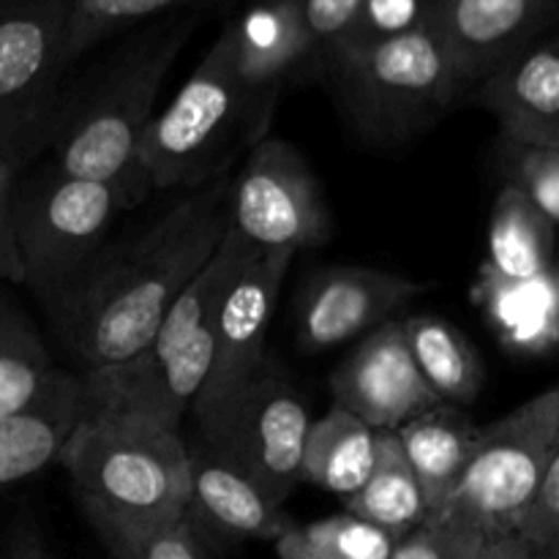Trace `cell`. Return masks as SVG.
Listing matches in <instances>:
<instances>
[{"mask_svg":"<svg viewBox=\"0 0 559 559\" xmlns=\"http://www.w3.org/2000/svg\"><path fill=\"white\" fill-rule=\"evenodd\" d=\"M229 183L218 175L189 189L131 238L104 243L91 265L47 304L49 320L82 371L134 360L229 229Z\"/></svg>","mask_w":559,"mask_h":559,"instance_id":"1","label":"cell"},{"mask_svg":"<svg viewBox=\"0 0 559 559\" xmlns=\"http://www.w3.org/2000/svg\"><path fill=\"white\" fill-rule=\"evenodd\" d=\"M202 20L200 11H183L115 36L107 55L74 87L60 91L44 147L52 156L49 167L126 186L145 200L151 186L140 169L142 136L169 69Z\"/></svg>","mask_w":559,"mask_h":559,"instance_id":"2","label":"cell"},{"mask_svg":"<svg viewBox=\"0 0 559 559\" xmlns=\"http://www.w3.org/2000/svg\"><path fill=\"white\" fill-rule=\"evenodd\" d=\"M257 251L233 229L194 282L180 293L147 347L129 364L82 371L87 409L131 415L158 429L178 431L180 418L200 396L213 360V333L224 293Z\"/></svg>","mask_w":559,"mask_h":559,"instance_id":"3","label":"cell"},{"mask_svg":"<svg viewBox=\"0 0 559 559\" xmlns=\"http://www.w3.org/2000/svg\"><path fill=\"white\" fill-rule=\"evenodd\" d=\"M317 82L366 142L404 145L469 91L429 22L382 38H347L325 55Z\"/></svg>","mask_w":559,"mask_h":559,"instance_id":"4","label":"cell"},{"mask_svg":"<svg viewBox=\"0 0 559 559\" xmlns=\"http://www.w3.org/2000/svg\"><path fill=\"white\" fill-rule=\"evenodd\" d=\"M58 464L80 500L147 522L189 519V448L178 431L85 407Z\"/></svg>","mask_w":559,"mask_h":559,"instance_id":"5","label":"cell"},{"mask_svg":"<svg viewBox=\"0 0 559 559\" xmlns=\"http://www.w3.org/2000/svg\"><path fill=\"white\" fill-rule=\"evenodd\" d=\"M265 129L240 85L227 38L218 33L167 109L147 123L140 169L151 191L197 189L227 175L235 151L254 145Z\"/></svg>","mask_w":559,"mask_h":559,"instance_id":"6","label":"cell"},{"mask_svg":"<svg viewBox=\"0 0 559 559\" xmlns=\"http://www.w3.org/2000/svg\"><path fill=\"white\" fill-rule=\"evenodd\" d=\"M142 202L136 191L58 169L16 183L14 222L25 284L41 306L52 304L107 243L115 218Z\"/></svg>","mask_w":559,"mask_h":559,"instance_id":"7","label":"cell"},{"mask_svg":"<svg viewBox=\"0 0 559 559\" xmlns=\"http://www.w3.org/2000/svg\"><path fill=\"white\" fill-rule=\"evenodd\" d=\"M559 459V391L538 393L478 429L473 456L445 511L484 540L513 538V527L546 467Z\"/></svg>","mask_w":559,"mask_h":559,"instance_id":"8","label":"cell"},{"mask_svg":"<svg viewBox=\"0 0 559 559\" xmlns=\"http://www.w3.org/2000/svg\"><path fill=\"white\" fill-rule=\"evenodd\" d=\"M69 11L71 0H0V158L22 169L47 147Z\"/></svg>","mask_w":559,"mask_h":559,"instance_id":"9","label":"cell"},{"mask_svg":"<svg viewBox=\"0 0 559 559\" xmlns=\"http://www.w3.org/2000/svg\"><path fill=\"white\" fill-rule=\"evenodd\" d=\"M229 229L254 251L314 249L331 238V213L304 153L276 136L251 145L229 183Z\"/></svg>","mask_w":559,"mask_h":559,"instance_id":"10","label":"cell"},{"mask_svg":"<svg viewBox=\"0 0 559 559\" xmlns=\"http://www.w3.org/2000/svg\"><path fill=\"white\" fill-rule=\"evenodd\" d=\"M311 418L304 396L276 358L229 399L200 440L238 464L276 506L300 484V456Z\"/></svg>","mask_w":559,"mask_h":559,"instance_id":"11","label":"cell"},{"mask_svg":"<svg viewBox=\"0 0 559 559\" xmlns=\"http://www.w3.org/2000/svg\"><path fill=\"white\" fill-rule=\"evenodd\" d=\"M293 260V251H257L224 293L213 333L211 371L191 404L200 431L222 415L229 399L267 360V331Z\"/></svg>","mask_w":559,"mask_h":559,"instance_id":"12","label":"cell"},{"mask_svg":"<svg viewBox=\"0 0 559 559\" xmlns=\"http://www.w3.org/2000/svg\"><path fill=\"white\" fill-rule=\"evenodd\" d=\"M426 289L424 282L358 265L322 267L306 278L295 314L300 353L317 355L366 336Z\"/></svg>","mask_w":559,"mask_h":559,"instance_id":"13","label":"cell"},{"mask_svg":"<svg viewBox=\"0 0 559 559\" xmlns=\"http://www.w3.org/2000/svg\"><path fill=\"white\" fill-rule=\"evenodd\" d=\"M331 391L333 402L374 431H396L440 402L415 366L402 320L366 333L331 374Z\"/></svg>","mask_w":559,"mask_h":559,"instance_id":"14","label":"cell"},{"mask_svg":"<svg viewBox=\"0 0 559 559\" xmlns=\"http://www.w3.org/2000/svg\"><path fill=\"white\" fill-rule=\"evenodd\" d=\"M557 16L559 0H426V22L467 87L555 31Z\"/></svg>","mask_w":559,"mask_h":559,"instance_id":"15","label":"cell"},{"mask_svg":"<svg viewBox=\"0 0 559 559\" xmlns=\"http://www.w3.org/2000/svg\"><path fill=\"white\" fill-rule=\"evenodd\" d=\"M502 136L522 145L559 147V38L546 33L475 82Z\"/></svg>","mask_w":559,"mask_h":559,"instance_id":"16","label":"cell"},{"mask_svg":"<svg viewBox=\"0 0 559 559\" xmlns=\"http://www.w3.org/2000/svg\"><path fill=\"white\" fill-rule=\"evenodd\" d=\"M229 538L276 540L293 519L222 451L200 440L189 448V516Z\"/></svg>","mask_w":559,"mask_h":559,"instance_id":"17","label":"cell"},{"mask_svg":"<svg viewBox=\"0 0 559 559\" xmlns=\"http://www.w3.org/2000/svg\"><path fill=\"white\" fill-rule=\"evenodd\" d=\"M82 415L85 391L80 374L60 369L36 402L0 418V486L20 484L58 462Z\"/></svg>","mask_w":559,"mask_h":559,"instance_id":"18","label":"cell"},{"mask_svg":"<svg viewBox=\"0 0 559 559\" xmlns=\"http://www.w3.org/2000/svg\"><path fill=\"white\" fill-rule=\"evenodd\" d=\"M478 429L480 426H475L467 409L445 402H437L435 407L415 415L396 429L429 513L445 511L451 502L473 456Z\"/></svg>","mask_w":559,"mask_h":559,"instance_id":"19","label":"cell"},{"mask_svg":"<svg viewBox=\"0 0 559 559\" xmlns=\"http://www.w3.org/2000/svg\"><path fill=\"white\" fill-rule=\"evenodd\" d=\"M557 227L513 186H502L489 216V267L506 282L551 276Z\"/></svg>","mask_w":559,"mask_h":559,"instance_id":"20","label":"cell"},{"mask_svg":"<svg viewBox=\"0 0 559 559\" xmlns=\"http://www.w3.org/2000/svg\"><path fill=\"white\" fill-rule=\"evenodd\" d=\"M377 431L358 415L333 402L320 420H311L306 431L300 480L344 497L364 486L374 462Z\"/></svg>","mask_w":559,"mask_h":559,"instance_id":"21","label":"cell"},{"mask_svg":"<svg viewBox=\"0 0 559 559\" xmlns=\"http://www.w3.org/2000/svg\"><path fill=\"white\" fill-rule=\"evenodd\" d=\"M409 353L440 402L467 409L484 391L486 366L475 344L453 322L435 314L402 320Z\"/></svg>","mask_w":559,"mask_h":559,"instance_id":"22","label":"cell"},{"mask_svg":"<svg viewBox=\"0 0 559 559\" xmlns=\"http://www.w3.org/2000/svg\"><path fill=\"white\" fill-rule=\"evenodd\" d=\"M344 511L388 530L396 538H404L429 516L424 491L409 469L396 431H377L369 478L344 500Z\"/></svg>","mask_w":559,"mask_h":559,"instance_id":"23","label":"cell"},{"mask_svg":"<svg viewBox=\"0 0 559 559\" xmlns=\"http://www.w3.org/2000/svg\"><path fill=\"white\" fill-rule=\"evenodd\" d=\"M58 371L31 317L0 295V418L36 402Z\"/></svg>","mask_w":559,"mask_h":559,"instance_id":"24","label":"cell"},{"mask_svg":"<svg viewBox=\"0 0 559 559\" xmlns=\"http://www.w3.org/2000/svg\"><path fill=\"white\" fill-rule=\"evenodd\" d=\"M224 3L227 0H71L63 49L66 71L82 55L93 52L104 41L131 31V27L162 20V16L183 14V11L211 14V11L222 9Z\"/></svg>","mask_w":559,"mask_h":559,"instance_id":"25","label":"cell"},{"mask_svg":"<svg viewBox=\"0 0 559 559\" xmlns=\"http://www.w3.org/2000/svg\"><path fill=\"white\" fill-rule=\"evenodd\" d=\"M82 513L115 559H205L189 519L147 522L80 500Z\"/></svg>","mask_w":559,"mask_h":559,"instance_id":"26","label":"cell"},{"mask_svg":"<svg viewBox=\"0 0 559 559\" xmlns=\"http://www.w3.org/2000/svg\"><path fill=\"white\" fill-rule=\"evenodd\" d=\"M502 186L522 191L551 224H559V147L500 140Z\"/></svg>","mask_w":559,"mask_h":559,"instance_id":"27","label":"cell"},{"mask_svg":"<svg viewBox=\"0 0 559 559\" xmlns=\"http://www.w3.org/2000/svg\"><path fill=\"white\" fill-rule=\"evenodd\" d=\"M304 530L306 540L336 559H391L399 538L353 513H333Z\"/></svg>","mask_w":559,"mask_h":559,"instance_id":"28","label":"cell"},{"mask_svg":"<svg viewBox=\"0 0 559 559\" xmlns=\"http://www.w3.org/2000/svg\"><path fill=\"white\" fill-rule=\"evenodd\" d=\"M484 538L453 513H429L415 530L399 538L391 559H473Z\"/></svg>","mask_w":559,"mask_h":559,"instance_id":"29","label":"cell"},{"mask_svg":"<svg viewBox=\"0 0 559 559\" xmlns=\"http://www.w3.org/2000/svg\"><path fill=\"white\" fill-rule=\"evenodd\" d=\"M513 538L530 551H559V459L546 467L513 527Z\"/></svg>","mask_w":559,"mask_h":559,"instance_id":"30","label":"cell"},{"mask_svg":"<svg viewBox=\"0 0 559 559\" xmlns=\"http://www.w3.org/2000/svg\"><path fill=\"white\" fill-rule=\"evenodd\" d=\"M360 5L364 0H304V31L317 74L325 55L353 31Z\"/></svg>","mask_w":559,"mask_h":559,"instance_id":"31","label":"cell"},{"mask_svg":"<svg viewBox=\"0 0 559 559\" xmlns=\"http://www.w3.org/2000/svg\"><path fill=\"white\" fill-rule=\"evenodd\" d=\"M426 20V0H364L347 38H382L418 27ZM344 38V41H347ZM342 44V41H338Z\"/></svg>","mask_w":559,"mask_h":559,"instance_id":"32","label":"cell"},{"mask_svg":"<svg viewBox=\"0 0 559 559\" xmlns=\"http://www.w3.org/2000/svg\"><path fill=\"white\" fill-rule=\"evenodd\" d=\"M22 167L9 158H0V282L25 284L20 249H16L14 200Z\"/></svg>","mask_w":559,"mask_h":559,"instance_id":"33","label":"cell"},{"mask_svg":"<svg viewBox=\"0 0 559 559\" xmlns=\"http://www.w3.org/2000/svg\"><path fill=\"white\" fill-rule=\"evenodd\" d=\"M273 546H276L278 559H336L325 555V551H320L317 546H311L298 524H293L287 533L278 535V538L273 540Z\"/></svg>","mask_w":559,"mask_h":559,"instance_id":"34","label":"cell"},{"mask_svg":"<svg viewBox=\"0 0 559 559\" xmlns=\"http://www.w3.org/2000/svg\"><path fill=\"white\" fill-rule=\"evenodd\" d=\"M5 559H49L47 549H44L41 538L33 527H20L11 535L9 557Z\"/></svg>","mask_w":559,"mask_h":559,"instance_id":"35","label":"cell"},{"mask_svg":"<svg viewBox=\"0 0 559 559\" xmlns=\"http://www.w3.org/2000/svg\"><path fill=\"white\" fill-rule=\"evenodd\" d=\"M527 551H530L527 546L519 544L516 538H497V540H484L473 559H524Z\"/></svg>","mask_w":559,"mask_h":559,"instance_id":"36","label":"cell"}]
</instances>
